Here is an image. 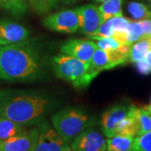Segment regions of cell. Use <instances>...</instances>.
<instances>
[{
	"label": "cell",
	"instance_id": "obj_1",
	"mask_svg": "<svg viewBox=\"0 0 151 151\" xmlns=\"http://www.w3.org/2000/svg\"><path fill=\"white\" fill-rule=\"evenodd\" d=\"M54 107L50 97L38 92H0V116L24 127L42 122Z\"/></svg>",
	"mask_w": 151,
	"mask_h": 151
},
{
	"label": "cell",
	"instance_id": "obj_2",
	"mask_svg": "<svg viewBox=\"0 0 151 151\" xmlns=\"http://www.w3.org/2000/svg\"><path fill=\"white\" fill-rule=\"evenodd\" d=\"M40 56L30 41L0 45V79L32 81L41 74Z\"/></svg>",
	"mask_w": 151,
	"mask_h": 151
},
{
	"label": "cell",
	"instance_id": "obj_3",
	"mask_svg": "<svg viewBox=\"0 0 151 151\" xmlns=\"http://www.w3.org/2000/svg\"><path fill=\"white\" fill-rule=\"evenodd\" d=\"M53 127L67 143L72 141L84 130L91 128L94 119L78 108H66L51 117Z\"/></svg>",
	"mask_w": 151,
	"mask_h": 151
},
{
	"label": "cell",
	"instance_id": "obj_4",
	"mask_svg": "<svg viewBox=\"0 0 151 151\" xmlns=\"http://www.w3.org/2000/svg\"><path fill=\"white\" fill-rule=\"evenodd\" d=\"M129 45H121L116 50L96 49L89 62V67L81 81V87L87 86L103 70L113 69L129 60Z\"/></svg>",
	"mask_w": 151,
	"mask_h": 151
},
{
	"label": "cell",
	"instance_id": "obj_5",
	"mask_svg": "<svg viewBox=\"0 0 151 151\" xmlns=\"http://www.w3.org/2000/svg\"><path fill=\"white\" fill-rule=\"evenodd\" d=\"M52 67L56 76L70 81L76 87H81L82 79L88 70L89 63L62 54L53 58Z\"/></svg>",
	"mask_w": 151,
	"mask_h": 151
},
{
	"label": "cell",
	"instance_id": "obj_6",
	"mask_svg": "<svg viewBox=\"0 0 151 151\" xmlns=\"http://www.w3.org/2000/svg\"><path fill=\"white\" fill-rule=\"evenodd\" d=\"M45 27L55 32L75 33L79 29L78 14L76 9L61 10L45 17L43 19Z\"/></svg>",
	"mask_w": 151,
	"mask_h": 151
},
{
	"label": "cell",
	"instance_id": "obj_7",
	"mask_svg": "<svg viewBox=\"0 0 151 151\" xmlns=\"http://www.w3.org/2000/svg\"><path fill=\"white\" fill-rule=\"evenodd\" d=\"M39 136L34 151H64L69 143L47 122L39 124Z\"/></svg>",
	"mask_w": 151,
	"mask_h": 151
},
{
	"label": "cell",
	"instance_id": "obj_8",
	"mask_svg": "<svg viewBox=\"0 0 151 151\" xmlns=\"http://www.w3.org/2000/svg\"><path fill=\"white\" fill-rule=\"evenodd\" d=\"M133 107L134 105L130 103H118L103 113L101 118V128L107 138L115 135V129L117 125L122 119L129 114Z\"/></svg>",
	"mask_w": 151,
	"mask_h": 151
},
{
	"label": "cell",
	"instance_id": "obj_9",
	"mask_svg": "<svg viewBox=\"0 0 151 151\" xmlns=\"http://www.w3.org/2000/svg\"><path fill=\"white\" fill-rule=\"evenodd\" d=\"M70 147L74 151H108L107 140L103 135L90 128L77 135Z\"/></svg>",
	"mask_w": 151,
	"mask_h": 151
},
{
	"label": "cell",
	"instance_id": "obj_10",
	"mask_svg": "<svg viewBox=\"0 0 151 151\" xmlns=\"http://www.w3.org/2000/svg\"><path fill=\"white\" fill-rule=\"evenodd\" d=\"M97 48L96 43L92 42V40L71 39L61 46L60 52L65 55L72 56L76 59L89 63Z\"/></svg>",
	"mask_w": 151,
	"mask_h": 151
},
{
	"label": "cell",
	"instance_id": "obj_11",
	"mask_svg": "<svg viewBox=\"0 0 151 151\" xmlns=\"http://www.w3.org/2000/svg\"><path fill=\"white\" fill-rule=\"evenodd\" d=\"M39 136V128L12 137L1 142V151H34Z\"/></svg>",
	"mask_w": 151,
	"mask_h": 151
},
{
	"label": "cell",
	"instance_id": "obj_12",
	"mask_svg": "<svg viewBox=\"0 0 151 151\" xmlns=\"http://www.w3.org/2000/svg\"><path fill=\"white\" fill-rule=\"evenodd\" d=\"M79 19V29L87 36L92 35L103 23L101 13L97 6L86 4L76 8Z\"/></svg>",
	"mask_w": 151,
	"mask_h": 151
},
{
	"label": "cell",
	"instance_id": "obj_13",
	"mask_svg": "<svg viewBox=\"0 0 151 151\" xmlns=\"http://www.w3.org/2000/svg\"><path fill=\"white\" fill-rule=\"evenodd\" d=\"M29 30L21 24L9 21H0V45H8L25 40L29 37Z\"/></svg>",
	"mask_w": 151,
	"mask_h": 151
},
{
	"label": "cell",
	"instance_id": "obj_14",
	"mask_svg": "<svg viewBox=\"0 0 151 151\" xmlns=\"http://www.w3.org/2000/svg\"><path fill=\"white\" fill-rule=\"evenodd\" d=\"M135 108L136 107L134 105L129 114L119 122L115 129V135H125L132 137H136L139 135V129L134 114Z\"/></svg>",
	"mask_w": 151,
	"mask_h": 151
},
{
	"label": "cell",
	"instance_id": "obj_15",
	"mask_svg": "<svg viewBox=\"0 0 151 151\" xmlns=\"http://www.w3.org/2000/svg\"><path fill=\"white\" fill-rule=\"evenodd\" d=\"M134 138L119 134L108 138L107 150L108 151H133Z\"/></svg>",
	"mask_w": 151,
	"mask_h": 151
},
{
	"label": "cell",
	"instance_id": "obj_16",
	"mask_svg": "<svg viewBox=\"0 0 151 151\" xmlns=\"http://www.w3.org/2000/svg\"><path fill=\"white\" fill-rule=\"evenodd\" d=\"M24 126L0 116V141H4L24 132Z\"/></svg>",
	"mask_w": 151,
	"mask_h": 151
},
{
	"label": "cell",
	"instance_id": "obj_17",
	"mask_svg": "<svg viewBox=\"0 0 151 151\" xmlns=\"http://www.w3.org/2000/svg\"><path fill=\"white\" fill-rule=\"evenodd\" d=\"M151 49L150 39L143 38L139 41L134 43L129 49V61L132 63H136L145 59L146 54Z\"/></svg>",
	"mask_w": 151,
	"mask_h": 151
},
{
	"label": "cell",
	"instance_id": "obj_18",
	"mask_svg": "<svg viewBox=\"0 0 151 151\" xmlns=\"http://www.w3.org/2000/svg\"><path fill=\"white\" fill-rule=\"evenodd\" d=\"M123 0H107L98 7L102 20L105 22L113 17L123 16L121 9Z\"/></svg>",
	"mask_w": 151,
	"mask_h": 151
},
{
	"label": "cell",
	"instance_id": "obj_19",
	"mask_svg": "<svg viewBox=\"0 0 151 151\" xmlns=\"http://www.w3.org/2000/svg\"><path fill=\"white\" fill-rule=\"evenodd\" d=\"M128 10L136 20H144L151 19V9L140 2H131L128 5Z\"/></svg>",
	"mask_w": 151,
	"mask_h": 151
},
{
	"label": "cell",
	"instance_id": "obj_20",
	"mask_svg": "<svg viewBox=\"0 0 151 151\" xmlns=\"http://www.w3.org/2000/svg\"><path fill=\"white\" fill-rule=\"evenodd\" d=\"M135 117L139 124V135L145 134L151 130V114L145 108H135Z\"/></svg>",
	"mask_w": 151,
	"mask_h": 151
},
{
	"label": "cell",
	"instance_id": "obj_21",
	"mask_svg": "<svg viewBox=\"0 0 151 151\" xmlns=\"http://www.w3.org/2000/svg\"><path fill=\"white\" fill-rule=\"evenodd\" d=\"M144 38V30L140 21H130L127 29L126 45L131 46L132 45Z\"/></svg>",
	"mask_w": 151,
	"mask_h": 151
},
{
	"label": "cell",
	"instance_id": "obj_22",
	"mask_svg": "<svg viewBox=\"0 0 151 151\" xmlns=\"http://www.w3.org/2000/svg\"><path fill=\"white\" fill-rule=\"evenodd\" d=\"M2 7L9 10L14 16H21L27 11L26 0H2Z\"/></svg>",
	"mask_w": 151,
	"mask_h": 151
},
{
	"label": "cell",
	"instance_id": "obj_23",
	"mask_svg": "<svg viewBox=\"0 0 151 151\" xmlns=\"http://www.w3.org/2000/svg\"><path fill=\"white\" fill-rule=\"evenodd\" d=\"M133 151H151V130L135 137Z\"/></svg>",
	"mask_w": 151,
	"mask_h": 151
},
{
	"label": "cell",
	"instance_id": "obj_24",
	"mask_svg": "<svg viewBox=\"0 0 151 151\" xmlns=\"http://www.w3.org/2000/svg\"><path fill=\"white\" fill-rule=\"evenodd\" d=\"M71 0H34L32 5L39 12H47L60 4L70 3Z\"/></svg>",
	"mask_w": 151,
	"mask_h": 151
},
{
	"label": "cell",
	"instance_id": "obj_25",
	"mask_svg": "<svg viewBox=\"0 0 151 151\" xmlns=\"http://www.w3.org/2000/svg\"><path fill=\"white\" fill-rule=\"evenodd\" d=\"M113 29L112 28V25L110 24L109 19L106 20L105 22H103L100 26L97 28V30L93 33L92 35H89L88 37L91 38L92 40H97L98 39L106 37H113Z\"/></svg>",
	"mask_w": 151,
	"mask_h": 151
},
{
	"label": "cell",
	"instance_id": "obj_26",
	"mask_svg": "<svg viewBox=\"0 0 151 151\" xmlns=\"http://www.w3.org/2000/svg\"><path fill=\"white\" fill-rule=\"evenodd\" d=\"M97 47L101 50H116L120 47L121 44L113 37L101 38L97 40Z\"/></svg>",
	"mask_w": 151,
	"mask_h": 151
},
{
	"label": "cell",
	"instance_id": "obj_27",
	"mask_svg": "<svg viewBox=\"0 0 151 151\" xmlns=\"http://www.w3.org/2000/svg\"><path fill=\"white\" fill-rule=\"evenodd\" d=\"M110 24L113 29V31H125L127 30L130 20L124 16L113 17L109 19Z\"/></svg>",
	"mask_w": 151,
	"mask_h": 151
},
{
	"label": "cell",
	"instance_id": "obj_28",
	"mask_svg": "<svg viewBox=\"0 0 151 151\" xmlns=\"http://www.w3.org/2000/svg\"><path fill=\"white\" fill-rule=\"evenodd\" d=\"M135 64H136L137 70L139 71V73H140L141 75H149L151 73V66L145 60L138 61Z\"/></svg>",
	"mask_w": 151,
	"mask_h": 151
},
{
	"label": "cell",
	"instance_id": "obj_29",
	"mask_svg": "<svg viewBox=\"0 0 151 151\" xmlns=\"http://www.w3.org/2000/svg\"><path fill=\"white\" fill-rule=\"evenodd\" d=\"M143 30H144V38L150 39L151 37V19L140 20Z\"/></svg>",
	"mask_w": 151,
	"mask_h": 151
},
{
	"label": "cell",
	"instance_id": "obj_30",
	"mask_svg": "<svg viewBox=\"0 0 151 151\" xmlns=\"http://www.w3.org/2000/svg\"><path fill=\"white\" fill-rule=\"evenodd\" d=\"M144 60H145L146 62L151 66V50H150L148 51V53L146 54L145 57V59Z\"/></svg>",
	"mask_w": 151,
	"mask_h": 151
},
{
	"label": "cell",
	"instance_id": "obj_31",
	"mask_svg": "<svg viewBox=\"0 0 151 151\" xmlns=\"http://www.w3.org/2000/svg\"><path fill=\"white\" fill-rule=\"evenodd\" d=\"M145 108L146 110H147V111L151 114V104H150V105H148V106L145 107Z\"/></svg>",
	"mask_w": 151,
	"mask_h": 151
},
{
	"label": "cell",
	"instance_id": "obj_32",
	"mask_svg": "<svg viewBox=\"0 0 151 151\" xmlns=\"http://www.w3.org/2000/svg\"><path fill=\"white\" fill-rule=\"evenodd\" d=\"M95 2H97V3H103V2H105V1H107V0H94Z\"/></svg>",
	"mask_w": 151,
	"mask_h": 151
},
{
	"label": "cell",
	"instance_id": "obj_33",
	"mask_svg": "<svg viewBox=\"0 0 151 151\" xmlns=\"http://www.w3.org/2000/svg\"><path fill=\"white\" fill-rule=\"evenodd\" d=\"M29 2L31 4H33V3H34V0H29Z\"/></svg>",
	"mask_w": 151,
	"mask_h": 151
},
{
	"label": "cell",
	"instance_id": "obj_34",
	"mask_svg": "<svg viewBox=\"0 0 151 151\" xmlns=\"http://www.w3.org/2000/svg\"><path fill=\"white\" fill-rule=\"evenodd\" d=\"M2 7V0H0V8Z\"/></svg>",
	"mask_w": 151,
	"mask_h": 151
},
{
	"label": "cell",
	"instance_id": "obj_35",
	"mask_svg": "<svg viewBox=\"0 0 151 151\" xmlns=\"http://www.w3.org/2000/svg\"><path fill=\"white\" fill-rule=\"evenodd\" d=\"M0 151H1V141H0Z\"/></svg>",
	"mask_w": 151,
	"mask_h": 151
},
{
	"label": "cell",
	"instance_id": "obj_36",
	"mask_svg": "<svg viewBox=\"0 0 151 151\" xmlns=\"http://www.w3.org/2000/svg\"><path fill=\"white\" fill-rule=\"evenodd\" d=\"M150 104H151V103H150Z\"/></svg>",
	"mask_w": 151,
	"mask_h": 151
},
{
	"label": "cell",
	"instance_id": "obj_37",
	"mask_svg": "<svg viewBox=\"0 0 151 151\" xmlns=\"http://www.w3.org/2000/svg\"><path fill=\"white\" fill-rule=\"evenodd\" d=\"M150 1H151V0H150Z\"/></svg>",
	"mask_w": 151,
	"mask_h": 151
}]
</instances>
